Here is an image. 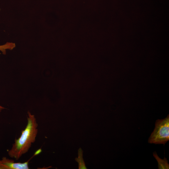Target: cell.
<instances>
[{
    "instance_id": "6da1fadb",
    "label": "cell",
    "mask_w": 169,
    "mask_h": 169,
    "mask_svg": "<svg viewBox=\"0 0 169 169\" xmlns=\"http://www.w3.org/2000/svg\"><path fill=\"white\" fill-rule=\"evenodd\" d=\"M27 124L22 131L20 136L15 141L11 149L8 152L11 158L18 160L27 153L36 140L38 132V124L34 115L28 112Z\"/></svg>"
},
{
    "instance_id": "7a4b0ae2",
    "label": "cell",
    "mask_w": 169,
    "mask_h": 169,
    "mask_svg": "<svg viewBox=\"0 0 169 169\" xmlns=\"http://www.w3.org/2000/svg\"><path fill=\"white\" fill-rule=\"evenodd\" d=\"M169 140V117L162 120H157L155 128L149 137L148 142L155 144H163Z\"/></svg>"
},
{
    "instance_id": "3957f363",
    "label": "cell",
    "mask_w": 169,
    "mask_h": 169,
    "mask_svg": "<svg viewBox=\"0 0 169 169\" xmlns=\"http://www.w3.org/2000/svg\"><path fill=\"white\" fill-rule=\"evenodd\" d=\"M28 161L16 162L13 160L3 157L0 160V169H28Z\"/></svg>"
},
{
    "instance_id": "277c9868",
    "label": "cell",
    "mask_w": 169,
    "mask_h": 169,
    "mask_svg": "<svg viewBox=\"0 0 169 169\" xmlns=\"http://www.w3.org/2000/svg\"><path fill=\"white\" fill-rule=\"evenodd\" d=\"M153 155L158 162V169H169V165L168 163V161L166 158L164 157L163 160L161 159L158 156L156 152H153Z\"/></svg>"
},
{
    "instance_id": "5b68a950",
    "label": "cell",
    "mask_w": 169,
    "mask_h": 169,
    "mask_svg": "<svg viewBox=\"0 0 169 169\" xmlns=\"http://www.w3.org/2000/svg\"><path fill=\"white\" fill-rule=\"evenodd\" d=\"M83 151L81 148L78 150V157L75 160L78 163L79 169H87L84 161L83 157Z\"/></svg>"
},
{
    "instance_id": "8992f818",
    "label": "cell",
    "mask_w": 169,
    "mask_h": 169,
    "mask_svg": "<svg viewBox=\"0 0 169 169\" xmlns=\"http://www.w3.org/2000/svg\"><path fill=\"white\" fill-rule=\"evenodd\" d=\"M15 47L14 43L7 42L4 45H0V51L2 53L5 54H6V51L7 49L12 50Z\"/></svg>"
},
{
    "instance_id": "52a82bcc",
    "label": "cell",
    "mask_w": 169,
    "mask_h": 169,
    "mask_svg": "<svg viewBox=\"0 0 169 169\" xmlns=\"http://www.w3.org/2000/svg\"><path fill=\"white\" fill-rule=\"evenodd\" d=\"M5 108L4 107L0 105V112H1Z\"/></svg>"
}]
</instances>
